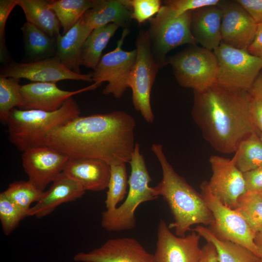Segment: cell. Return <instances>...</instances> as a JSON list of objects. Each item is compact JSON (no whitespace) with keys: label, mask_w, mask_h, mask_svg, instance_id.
I'll use <instances>...</instances> for the list:
<instances>
[{"label":"cell","mask_w":262,"mask_h":262,"mask_svg":"<svg viewBox=\"0 0 262 262\" xmlns=\"http://www.w3.org/2000/svg\"><path fill=\"white\" fill-rule=\"evenodd\" d=\"M20 79L0 75V120L5 124L11 111L22 109L23 102L20 92Z\"/></svg>","instance_id":"4dcf8cb0"},{"label":"cell","mask_w":262,"mask_h":262,"mask_svg":"<svg viewBox=\"0 0 262 262\" xmlns=\"http://www.w3.org/2000/svg\"><path fill=\"white\" fill-rule=\"evenodd\" d=\"M247 50L251 54L262 59V23L258 24L254 38Z\"/></svg>","instance_id":"60d3db41"},{"label":"cell","mask_w":262,"mask_h":262,"mask_svg":"<svg viewBox=\"0 0 262 262\" xmlns=\"http://www.w3.org/2000/svg\"><path fill=\"white\" fill-rule=\"evenodd\" d=\"M98 87L94 83L86 87L70 91L60 89L56 83L32 82L20 86L23 102L22 109L54 111L73 96Z\"/></svg>","instance_id":"ac0fdd59"},{"label":"cell","mask_w":262,"mask_h":262,"mask_svg":"<svg viewBox=\"0 0 262 262\" xmlns=\"http://www.w3.org/2000/svg\"><path fill=\"white\" fill-rule=\"evenodd\" d=\"M131 12V18L141 24L150 20L162 7L160 0H123Z\"/></svg>","instance_id":"e575fe53"},{"label":"cell","mask_w":262,"mask_h":262,"mask_svg":"<svg viewBox=\"0 0 262 262\" xmlns=\"http://www.w3.org/2000/svg\"><path fill=\"white\" fill-rule=\"evenodd\" d=\"M234 209L242 216L255 235L262 232V196L260 194L246 192L239 196Z\"/></svg>","instance_id":"f546056e"},{"label":"cell","mask_w":262,"mask_h":262,"mask_svg":"<svg viewBox=\"0 0 262 262\" xmlns=\"http://www.w3.org/2000/svg\"><path fill=\"white\" fill-rule=\"evenodd\" d=\"M25 53L28 62L52 57L56 52V38L49 36L33 24L26 21L21 28Z\"/></svg>","instance_id":"484cf974"},{"label":"cell","mask_w":262,"mask_h":262,"mask_svg":"<svg viewBox=\"0 0 262 262\" xmlns=\"http://www.w3.org/2000/svg\"><path fill=\"white\" fill-rule=\"evenodd\" d=\"M82 17L66 33L56 38V57L68 69L82 74L81 56L83 45L91 33Z\"/></svg>","instance_id":"603a6c76"},{"label":"cell","mask_w":262,"mask_h":262,"mask_svg":"<svg viewBox=\"0 0 262 262\" xmlns=\"http://www.w3.org/2000/svg\"><path fill=\"white\" fill-rule=\"evenodd\" d=\"M260 137L261 140L262 141V134H261V135H260Z\"/></svg>","instance_id":"f6af8a7d"},{"label":"cell","mask_w":262,"mask_h":262,"mask_svg":"<svg viewBox=\"0 0 262 262\" xmlns=\"http://www.w3.org/2000/svg\"><path fill=\"white\" fill-rule=\"evenodd\" d=\"M248 91L253 97L262 101V70Z\"/></svg>","instance_id":"7bdbcfd3"},{"label":"cell","mask_w":262,"mask_h":262,"mask_svg":"<svg viewBox=\"0 0 262 262\" xmlns=\"http://www.w3.org/2000/svg\"><path fill=\"white\" fill-rule=\"evenodd\" d=\"M191 230L196 232L215 247L219 262H259L260 259L246 248L218 237L209 228L197 225Z\"/></svg>","instance_id":"d4e9b609"},{"label":"cell","mask_w":262,"mask_h":262,"mask_svg":"<svg viewBox=\"0 0 262 262\" xmlns=\"http://www.w3.org/2000/svg\"><path fill=\"white\" fill-rule=\"evenodd\" d=\"M131 168L128 180L129 186L127 197L119 207L106 210L101 214V225L109 231H120L135 227V213L142 203L154 200L159 196L153 187L149 186V176L140 145L136 143L129 163Z\"/></svg>","instance_id":"5b68a950"},{"label":"cell","mask_w":262,"mask_h":262,"mask_svg":"<svg viewBox=\"0 0 262 262\" xmlns=\"http://www.w3.org/2000/svg\"><path fill=\"white\" fill-rule=\"evenodd\" d=\"M129 33L128 28L124 29L115 48L101 57L92 73L93 81L96 84L100 86L102 82H108L103 94H112L117 98H120L129 87L128 79L136 58V49L131 51L122 49Z\"/></svg>","instance_id":"8fae6325"},{"label":"cell","mask_w":262,"mask_h":262,"mask_svg":"<svg viewBox=\"0 0 262 262\" xmlns=\"http://www.w3.org/2000/svg\"><path fill=\"white\" fill-rule=\"evenodd\" d=\"M260 194L261 195V196H262V193H261V194Z\"/></svg>","instance_id":"bcb514c9"},{"label":"cell","mask_w":262,"mask_h":262,"mask_svg":"<svg viewBox=\"0 0 262 262\" xmlns=\"http://www.w3.org/2000/svg\"><path fill=\"white\" fill-rule=\"evenodd\" d=\"M28 213L10 200L2 192L0 194V220L2 230L10 234Z\"/></svg>","instance_id":"836d02e7"},{"label":"cell","mask_w":262,"mask_h":262,"mask_svg":"<svg viewBox=\"0 0 262 262\" xmlns=\"http://www.w3.org/2000/svg\"><path fill=\"white\" fill-rule=\"evenodd\" d=\"M222 11L220 6L211 5L191 11L190 30L197 44L213 51L222 42Z\"/></svg>","instance_id":"44dd1931"},{"label":"cell","mask_w":262,"mask_h":262,"mask_svg":"<svg viewBox=\"0 0 262 262\" xmlns=\"http://www.w3.org/2000/svg\"><path fill=\"white\" fill-rule=\"evenodd\" d=\"M222 42L233 48L247 50L252 42L257 24L236 0H223Z\"/></svg>","instance_id":"e0dca14e"},{"label":"cell","mask_w":262,"mask_h":262,"mask_svg":"<svg viewBox=\"0 0 262 262\" xmlns=\"http://www.w3.org/2000/svg\"><path fill=\"white\" fill-rule=\"evenodd\" d=\"M218 63L217 83L249 91L262 70V59L221 42L213 50Z\"/></svg>","instance_id":"9c48e42d"},{"label":"cell","mask_w":262,"mask_h":262,"mask_svg":"<svg viewBox=\"0 0 262 262\" xmlns=\"http://www.w3.org/2000/svg\"><path fill=\"white\" fill-rule=\"evenodd\" d=\"M202 196L213 218L211 229L220 238L241 245L259 257L255 235L242 216L222 203L211 192L207 181L200 186Z\"/></svg>","instance_id":"30bf717a"},{"label":"cell","mask_w":262,"mask_h":262,"mask_svg":"<svg viewBox=\"0 0 262 262\" xmlns=\"http://www.w3.org/2000/svg\"><path fill=\"white\" fill-rule=\"evenodd\" d=\"M250 110L254 124L260 135L262 134V101L252 97Z\"/></svg>","instance_id":"ab89813d"},{"label":"cell","mask_w":262,"mask_h":262,"mask_svg":"<svg viewBox=\"0 0 262 262\" xmlns=\"http://www.w3.org/2000/svg\"><path fill=\"white\" fill-rule=\"evenodd\" d=\"M21 158L28 180L42 191L63 172L69 159L61 152L47 146L29 148L23 152Z\"/></svg>","instance_id":"4fadbf2b"},{"label":"cell","mask_w":262,"mask_h":262,"mask_svg":"<svg viewBox=\"0 0 262 262\" xmlns=\"http://www.w3.org/2000/svg\"><path fill=\"white\" fill-rule=\"evenodd\" d=\"M135 44L136 58L128 85L132 90L134 108L147 123H151L155 117L150 103L151 92L160 68L154 57L147 31H140Z\"/></svg>","instance_id":"52a82bcc"},{"label":"cell","mask_w":262,"mask_h":262,"mask_svg":"<svg viewBox=\"0 0 262 262\" xmlns=\"http://www.w3.org/2000/svg\"><path fill=\"white\" fill-rule=\"evenodd\" d=\"M209 162L212 175L208 182L211 192L225 205L234 209L239 196L246 192L243 173L237 167L235 156L229 159L212 155Z\"/></svg>","instance_id":"5bb4252c"},{"label":"cell","mask_w":262,"mask_h":262,"mask_svg":"<svg viewBox=\"0 0 262 262\" xmlns=\"http://www.w3.org/2000/svg\"><path fill=\"white\" fill-rule=\"evenodd\" d=\"M63 172L85 191H100L107 188L111 165L97 159H69Z\"/></svg>","instance_id":"d6986e66"},{"label":"cell","mask_w":262,"mask_h":262,"mask_svg":"<svg viewBox=\"0 0 262 262\" xmlns=\"http://www.w3.org/2000/svg\"><path fill=\"white\" fill-rule=\"evenodd\" d=\"M94 0H49L50 8L54 12L61 27L63 34L66 33L91 8Z\"/></svg>","instance_id":"83f0119b"},{"label":"cell","mask_w":262,"mask_h":262,"mask_svg":"<svg viewBox=\"0 0 262 262\" xmlns=\"http://www.w3.org/2000/svg\"><path fill=\"white\" fill-rule=\"evenodd\" d=\"M167 62L183 87L199 91L217 83L218 63L213 51L191 45L170 57Z\"/></svg>","instance_id":"ba28073f"},{"label":"cell","mask_w":262,"mask_h":262,"mask_svg":"<svg viewBox=\"0 0 262 262\" xmlns=\"http://www.w3.org/2000/svg\"><path fill=\"white\" fill-rule=\"evenodd\" d=\"M52 183L49 189L44 192L40 200L30 209L28 216L44 217L61 204L76 200L85 193L77 182L63 172Z\"/></svg>","instance_id":"ffe728a7"},{"label":"cell","mask_w":262,"mask_h":262,"mask_svg":"<svg viewBox=\"0 0 262 262\" xmlns=\"http://www.w3.org/2000/svg\"><path fill=\"white\" fill-rule=\"evenodd\" d=\"M222 0H167L164 3L176 17L194 10L211 5H220Z\"/></svg>","instance_id":"d590c367"},{"label":"cell","mask_w":262,"mask_h":262,"mask_svg":"<svg viewBox=\"0 0 262 262\" xmlns=\"http://www.w3.org/2000/svg\"><path fill=\"white\" fill-rule=\"evenodd\" d=\"M254 243L257 248L260 262H262V232L255 234Z\"/></svg>","instance_id":"ee69618b"},{"label":"cell","mask_w":262,"mask_h":262,"mask_svg":"<svg viewBox=\"0 0 262 262\" xmlns=\"http://www.w3.org/2000/svg\"><path fill=\"white\" fill-rule=\"evenodd\" d=\"M135 127L133 117L122 111L80 115L51 131L43 146L68 159H97L110 165L126 164L136 143Z\"/></svg>","instance_id":"6da1fadb"},{"label":"cell","mask_w":262,"mask_h":262,"mask_svg":"<svg viewBox=\"0 0 262 262\" xmlns=\"http://www.w3.org/2000/svg\"><path fill=\"white\" fill-rule=\"evenodd\" d=\"M191 11L176 17L163 5L149 20L147 31L154 57L162 68L168 62L167 53L184 44L196 45L190 30Z\"/></svg>","instance_id":"8992f818"},{"label":"cell","mask_w":262,"mask_h":262,"mask_svg":"<svg viewBox=\"0 0 262 262\" xmlns=\"http://www.w3.org/2000/svg\"><path fill=\"white\" fill-rule=\"evenodd\" d=\"M252 98L247 90L218 83L194 91L192 116L216 151L235 153L244 139L254 133L260 135L251 115Z\"/></svg>","instance_id":"7a4b0ae2"},{"label":"cell","mask_w":262,"mask_h":262,"mask_svg":"<svg viewBox=\"0 0 262 262\" xmlns=\"http://www.w3.org/2000/svg\"><path fill=\"white\" fill-rule=\"evenodd\" d=\"M44 192L29 180H20L10 184L2 193L10 200L28 214L32 204L38 202Z\"/></svg>","instance_id":"1f68e13d"},{"label":"cell","mask_w":262,"mask_h":262,"mask_svg":"<svg viewBox=\"0 0 262 262\" xmlns=\"http://www.w3.org/2000/svg\"><path fill=\"white\" fill-rule=\"evenodd\" d=\"M202 248V255L199 262H219L214 246L211 243L204 245Z\"/></svg>","instance_id":"b9f144b4"},{"label":"cell","mask_w":262,"mask_h":262,"mask_svg":"<svg viewBox=\"0 0 262 262\" xmlns=\"http://www.w3.org/2000/svg\"><path fill=\"white\" fill-rule=\"evenodd\" d=\"M128 180L126 164L111 165L110 179L107 187L105 204L106 210H113L117 207L127 194Z\"/></svg>","instance_id":"d6a6232c"},{"label":"cell","mask_w":262,"mask_h":262,"mask_svg":"<svg viewBox=\"0 0 262 262\" xmlns=\"http://www.w3.org/2000/svg\"><path fill=\"white\" fill-rule=\"evenodd\" d=\"M76 262H155L154 255L148 252L136 239H110L98 247L74 255Z\"/></svg>","instance_id":"2e32d148"},{"label":"cell","mask_w":262,"mask_h":262,"mask_svg":"<svg viewBox=\"0 0 262 262\" xmlns=\"http://www.w3.org/2000/svg\"><path fill=\"white\" fill-rule=\"evenodd\" d=\"M234 156L237 167L243 173L262 167V141L260 135L254 133L244 139Z\"/></svg>","instance_id":"f1b7e54d"},{"label":"cell","mask_w":262,"mask_h":262,"mask_svg":"<svg viewBox=\"0 0 262 262\" xmlns=\"http://www.w3.org/2000/svg\"><path fill=\"white\" fill-rule=\"evenodd\" d=\"M119 27L116 24L110 23L91 32L82 48L81 66L94 70L96 68L103 50Z\"/></svg>","instance_id":"4316f807"},{"label":"cell","mask_w":262,"mask_h":262,"mask_svg":"<svg viewBox=\"0 0 262 262\" xmlns=\"http://www.w3.org/2000/svg\"><path fill=\"white\" fill-rule=\"evenodd\" d=\"M80 114L79 106L73 97L59 109L52 112L15 108L5 123L9 140L22 152L32 147L43 146L49 133Z\"/></svg>","instance_id":"277c9868"},{"label":"cell","mask_w":262,"mask_h":262,"mask_svg":"<svg viewBox=\"0 0 262 262\" xmlns=\"http://www.w3.org/2000/svg\"><path fill=\"white\" fill-rule=\"evenodd\" d=\"M16 5L17 0H0V60L2 63L9 60L5 41L6 24L11 11Z\"/></svg>","instance_id":"8d00e7d4"},{"label":"cell","mask_w":262,"mask_h":262,"mask_svg":"<svg viewBox=\"0 0 262 262\" xmlns=\"http://www.w3.org/2000/svg\"><path fill=\"white\" fill-rule=\"evenodd\" d=\"M258 24L262 23V0H236Z\"/></svg>","instance_id":"f35d334b"},{"label":"cell","mask_w":262,"mask_h":262,"mask_svg":"<svg viewBox=\"0 0 262 262\" xmlns=\"http://www.w3.org/2000/svg\"><path fill=\"white\" fill-rule=\"evenodd\" d=\"M200 237L193 231L184 237L175 235L166 222L161 219L153 254L155 262H199L202 255L199 246Z\"/></svg>","instance_id":"9a60e30c"},{"label":"cell","mask_w":262,"mask_h":262,"mask_svg":"<svg viewBox=\"0 0 262 262\" xmlns=\"http://www.w3.org/2000/svg\"></svg>","instance_id":"7dc6e473"},{"label":"cell","mask_w":262,"mask_h":262,"mask_svg":"<svg viewBox=\"0 0 262 262\" xmlns=\"http://www.w3.org/2000/svg\"><path fill=\"white\" fill-rule=\"evenodd\" d=\"M23 10L27 21L51 37L56 38L61 27L54 12L50 8L49 0H17Z\"/></svg>","instance_id":"cb8c5ba5"},{"label":"cell","mask_w":262,"mask_h":262,"mask_svg":"<svg viewBox=\"0 0 262 262\" xmlns=\"http://www.w3.org/2000/svg\"><path fill=\"white\" fill-rule=\"evenodd\" d=\"M151 150L159 161L162 179L154 189L157 195L167 202L174 221L168 225L174 228L175 234L186 236L187 231L196 224L210 225L213 218L202 196L174 170L168 162L160 144H153Z\"/></svg>","instance_id":"3957f363"},{"label":"cell","mask_w":262,"mask_h":262,"mask_svg":"<svg viewBox=\"0 0 262 262\" xmlns=\"http://www.w3.org/2000/svg\"><path fill=\"white\" fill-rule=\"evenodd\" d=\"M246 192L262 193V167L243 173Z\"/></svg>","instance_id":"74e56055"},{"label":"cell","mask_w":262,"mask_h":262,"mask_svg":"<svg viewBox=\"0 0 262 262\" xmlns=\"http://www.w3.org/2000/svg\"><path fill=\"white\" fill-rule=\"evenodd\" d=\"M5 77L26 79L32 82H53L63 80L93 82L92 73L78 74L66 67L56 57L26 63H10L0 70Z\"/></svg>","instance_id":"7c38bea8"},{"label":"cell","mask_w":262,"mask_h":262,"mask_svg":"<svg viewBox=\"0 0 262 262\" xmlns=\"http://www.w3.org/2000/svg\"><path fill=\"white\" fill-rule=\"evenodd\" d=\"M82 19L92 31L110 23L127 29L132 20L131 11L123 0H94Z\"/></svg>","instance_id":"7402d4cb"}]
</instances>
